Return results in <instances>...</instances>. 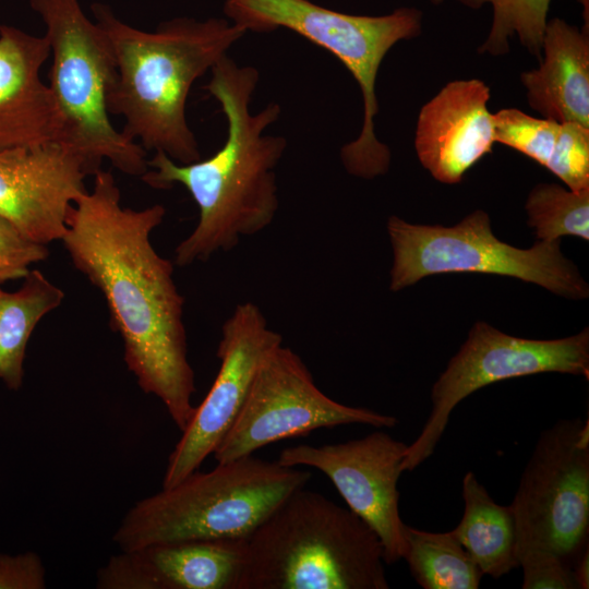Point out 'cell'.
Returning a JSON list of instances; mask_svg holds the SVG:
<instances>
[{
  "label": "cell",
  "instance_id": "1",
  "mask_svg": "<svg viewBox=\"0 0 589 589\" xmlns=\"http://www.w3.org/2000/svg\"><path fill=\"white\" fill-rule=\"evenodd\" d=\"M93 176L92 190L68 213L61 241L76 269L101 291L139 386L159 398L183 431L195 410L184 299L173 280V264L151 242L166 208L123 207L113 175L99 169Z\"/></svg>",
  "mask_w": 589,
  "mask_h": 589
},
{
  "label": "cell",
  "instance_id": "2",
  "mask_svg": "<svg viewBox=\"0 0 589 589\" xmlns=\"http://www.w3.org/2000/svg\"><path fill=\"white\" fill-rule=\"evenodd\" d=\"M211 74L204 88L220 104L228 122L223 147L209 158L190 164H179L155 152L141 177L154 189L183 185L199 207L196 227L176 248L175 263L179 266L230 251L242 237L267 228L279 207L275 168L287 141L264 132L278 120L280 106L271 103L251 113L259 71L238 65L227 55Z\"/></svg>",
  "mask_w": 589,
  "mask_h": 589
},
{
  "label": "cell",
  "instance_id": "3",
  "mask_svg": "<svg viewBox=\"0 0 589 589\" xmlns=\"http://www.w3.org/2000/svg\"><path fill=\"white\" fill-rule=\"evenodd\" d=\"M91 10L113 53L116 77L107 107L123 118L121 132L179 164L200 160L185 116L188 96L247 31L219 17H176L147 32L121 21L108 4L95 2Z\"/></svg>",
  "mask_w": 589,
  "mask_h": 589
},
{
  "label": "cell",
  "instance_id": "4",
  "mask_svg": "<svg viewBox=\"0 0 589 589\" xmlns=\"http://www.w3.org/2000/svg\"><path fill=\"white\" fill-rule=\"evenodd\" d=\"M241 589H388L383 546L353 512L300 488L245 539Z\"/></svg>",
  "mask_w": 589,
  "mask_h": 589
},
{
  "label": "cell",
  "instance_id": "5",
  "mask_svg": "<svg viewBox=\"0 0 589 589\" xmlns=\"http://www.w3.org/2000/svg\"><path fill=\"white\" fill-rule=\"evenodd\" d=\"M312 473L244 456L194 471L132 506L113 534L121 551L197 539H247Z\"/></svg>",
  "mask_w": 589,
  "mask_h": 589
},
{
  "label": "cell",
  "instance_id": "6",
  "mask_svg": "<svg viewBox=\"0 0 589 589\" xmlns=\"http://www.w3.org/2000/svg\"><path fill=\"white\" fill-rule=\"evenodd\" d=\"M29 5L41 17L50 46L47 84L61 123L59 144L81 158L88 176L108 160L142 177L148 170L146 151L110 120L107 96L116 63L106 34L79 0H29Z\"/></svg>",
  "mask_w": 589,
  "mask_h": 589
},
{
  "label": "cell",
  "instance_id": "7",
  "mask_svg": "<svg viewBox=\"0 0 589 589\" xmlns=\"http://www.w3.org/2000/svg\"><path fill=\"white\" fill-rule=\"evenodd\" d=\"M224 13L247 32L284 27L334 55L359 84L364 111L359 136L340 149L341 161L349 173L364 179L387 172L390 152L374 131L378 112L376 77L395 44L420 35V10L399 8L371 16L334 11L309 0H225Z\"/></svg>",
  "mask_w": 589,
  "mask_h": 589
},
{
  "label": "cell",
  "instance_id": "8",
  "mask_svg": "<svg viewBox=\"0 0 589 589\" xmlns=\"http://www.w3.org/2000/svg\"><path fill=\"white\" fill-rule=\"evenodd\" d=\"M393 248L389 288L401 290L442 273H486L519 278L570 299H585L589 287L561 251V240H538L518 249L498 240L489 215L477 209L452 227L387 221Z\"/></svg>",
  "mask_w": 589,
  "mask_h": 589
},
{
  "label": "cell",
  "instance_id": "9",
  "mask_svg": "<svg viewBox=\"0 0 589 589\" xmlns=\"http://www.w3.org/2000/svg\"><path fill=\"white\" fill-rule=\"evenodd\" d=\"M509 506L517 558L548 551L572 566L588 545V419H561L542 431Z\"/></svg>",
  "mask_w": 589,
  "mask_h": 589
},
{
  "label": "cell",
  "instance_id": "10",
  "mask_svg": "<svg viewBox=\"0 0 589 589\" xmlns=\"http://www.w3.org/2000/svg\"><path fill=\"white\" fill-rule=\"evenodd\" d=\"M544 372L589 380V329L560 339L538 340L507 335L477 322L431 390L432 410L407 447L402 471H412L435 450L456 406L476 390L513 377Z\"/></svg>",
  "mask_w": 589,
  "mask_h": 589
},
{
  "label": "cell",
  "instance_id": "11",
  "mask_svg": "<svg viewBox=\"0 0 589 589\" xmlns=\"http://www.w3.org/2000/svg\"><path fill=\"white\" fill-rule=\"evenodd\" d=\"M352 423L394 428L398 419L327 397L301 358L281 344L262 361L238 418L213 455L227 462L277 441Z\"/></svg>",
  "mask_w": 589,
  "mask_h": 589
},
{
  "label": "cell",
  "instance_id": "12",
  "mask_svg": "<svg viewBox=\"0 0 589 589\" xmlns=\"http://www.w3.org/2000/svg\"><path fill=\"white\" fill-rule=\"evenodd\" d=\"M281 344V335L268 327L256 304L236 306L221 327L219 371L169 455L163 488L199 470L214 453L238 418L262 361Z\"/></svg>",
  "mask_w": 589,
  "mask_h": 589
},
{
  "label": "cell",
  "instance_id": "13",
  "mask_svg": "<svg viewBox=\"0 0 589 589\" xmlns=\"http://www.w3.org/2000/svg\"><path fill=\"white\" fill-rule=\"evenodd\" d=\"M407 447L388 433L375 431L344 443L287 447L277 461L323 472L348 508L377 534L384 562L393 564L402 558L405 551L397 483Z\"/></svg>",
  "mask_w": 589,
  "mask_h": 589
},
{
  "label": "cell",
  "instance_id": "14",
  "mask_svg": "<svg viewBox=\"0 0 589 589\" xmlns=\"http://www.w3.org/2000/svg\"><path fill=\"white\" fill-rule=\"evenodd\" d=\"M87 176L81 158L56 142L1 149L0 215L39 243L61 240Z\"/></svg>",
  "mask_w": 589,
  "mask_h": 589
},
{
  "label": "cell",
  "instance_id": "15",
  "mask_svg": "<svg viewBox=\"0 0 589 589\" xmlns=\"http://www.w3.org/2000/svg\"><path fill=\"white\" fill-rule=\"evenodd\" d=\"M245 539L157 543L109 558L97 573L99 589H241Z\"/></svg>",
  "mask_w": 589,
  "mask_h": 589
},
{
  "label": "cell",
  "instance_id": "16",
  "mask_svg": "<svg viewBox=\"0 0 589 589\" xmlns=\"http://www.w3.org/2000/svg\"><path fill=\"white\" fill-rule=\"evenodd\" d=\"M490 87L481 80L447 83L420 110L414 146L422 166L442 183L455 184L495 143Z\"/></svg>",
  "mask_w": 589,
  "mask_h": 589
},
{
  "label": "cell",
  "instance_id": "17",
  "mask_svg": "<svg viewBox=\"0 0 589 589\" xmlns=\"http://www.w3.org/2000/svg\"><path fill=\"white\" fill-rule=\"evenodd\" d=\"M49 57L45 35L0 24V151L59 143V115L40 77Z\"/></svg>",
  "mask_w": 589,
  "mask_h": 589
},
{
  "label": "cell",
  "instance_id": "18",
  "mask_svg": "<svg viewBox=\"0 0 589 589\" xmlns=\"http://www.w3.org/2000/svg\"><path fill=\"white\" fill-rule=\"evenodd\" d=\"M539 68L522 72L529 106L543 118L589 128V32L548 21Z\"/></svg>",
  "mask_w": 589,
  "mask_h": 589
},
{
  "label": "cell",
  "instance_id": "19",
  "mask_svg": "<svg viewBox=\"0 0 589 589\" xmlns=\"http://www.w3.org/2000/svg\"><path fill=\"white\" fill-rule=\"evenodd\" d=\"M461 495L462 517L452 532L482 574L497 579L518 568L516 527L510 506L495 503L472 471L462 478Z\"/></svg>",
  "mask_w": 589,
  "mask_h": 589
},
{
  "label": "cell",
  "instance_id": "20",
  "mask_svg": "<svg viewBox=\"0 0 589 589\" xmlns=\"http://www.w3.org/2000/svg\"><path fill=\"white\" fill-rule=\"evenodd\" d=\"M63 299L64 292L38 269H31L16 291L0 287V381L9 389L23 385L26 346L35 326Z\"/></svg>",
  "mask_w": 589,
  "mask_h": 589
},
{
  "label": "cell",
  "instance_id": "21",
  "mask_svg": "<svg viewBox=\"0 0 589 589\" xmlns=\"http://www.w3.org/2000/svg\"><path fill=\"white\" fill-rule=\"evenodd\" d=\"M402 558L424 589H477L482 572L454 533L404 526Z\"/></svg>",
  "mask_w": 589,
  "mask_h": 589
},
{
  "label": "cell",
  "instance_id": "22",
  "mask_svg": "<svg viewBox=\"0 0 589 589\" xmlns=\"http://www.w3.org/2000/svg\"><path fill=\"white\" fill-rule=\"evenodd\" d=\"M471 9L489 3L493 20L489 36L479 52L497 57L509 50V39L516 35L520 44L536 58L541 59L542 39L551 0H459Z\"/></svg>",
  "mask_w": 589,
  "mask_h": 589
},
{
  "label": "cell",
  "instance_id": "23",
  "mask_svg": "<svg viewBox=\"0 0 589 589\" xmlns=\"http://www.w3.org/2000/svg\"><path fill=\"white\" fill-rule=\"evenodd\" d=\"M525 208L528 225L540 241L561 240L563 236L589 240V189L573 191L540 183L530 191Z\"/></svg>",
  "mask_w": 589,
  "mask_h": 589
},
{
  "label": "cell",
  "instance_id": "24",
  "mask_svg": "<svg viewBox=\"0 0 589 589\" xmlns=\"http://www.w3.org/2000/svg\"><path fill=\"white\" fill-rule=\"evenodd\" d=\"M493 123L495 142L546 166L561 122L534 118L516 108H505L493 115Z\"/></svg>",
  "mask_w": 589,
  "mask_h": 589
},
{
  "label": "cell",
  "instance_id": "25",
  "mask_svg": "<svg viewBox=\"0 0 589 589\" xmlns=\"http://www.w3.org/2000/svg\"><path fill=\"white\" fill-rule=\"evenodd\" d=\"M568 189H589V128L561 122L552 155L545 166Z\"/></svg>",
  "mask_w": 589,
  "mask_h": 589
},
{
  "label": "cell",
  "instance_id": "26",
  "mask_svg": "<svg viewBox=\"0 0 589 589\" xmlns=\"http://www.w3.org/2000/svg\"><path fill=\"white\" fill-rule=\"evenodd\" d=\"M49 255L46 244L39 243L0 215V285L24 278L31 266Z\"/></svg>",
  "mask_w": 589,
  "mask_h": 589
},
{
  "label": "cell",
  "instance_id": "27",
  "mask_svg": "<svg viewBox=\"0 0 589 589\" xmlns=\"http://www.w3.org/2000/svg\"><path fill=\"white\" fill-rule=\"evenodd\" d=\"M522 589H578L572 566L548 551H529L519 558Z\"/></svg>",
  "mask_w": 589,
  "mask_h": 589
},
{
  "label": "cell",
  "instance_id": "28",
  "mask_svg": "<svg viewBox=\"0 0 589 589\" xmlns=\"http://www.w3.org/2000/svg\"><path fill=\"white\" fill-rule=\"evenodd\" d=\"M45 567L32 551L19 554L0 553V589H44Z\"/></svg>",
  "mask_w": 589,
  "mask_h": 589
},
{
  "label": "cell",
  "instance_id": "29",
  "mask_svg": "<svg viewBox=\"0 0 589 589\" xmlns=\"http://www.w3.org/2000/svg\"><path fill=\"white\" fill-rule=\"evenodd\" d=\"M572 570L578 589L589 588V545L574 560Z\"/></svg>",
  "mask_w": 589,
  "mask_h": 589
},
{
  "label": "cell",
  "instance_id": "30",
  "mask_svg": "<svg viewBox=\"0 0 589 589\" xmlns=\"http://www.w3.org/2000/svg\"><path fill=\"white\" fill-rule=\"evenodd\" d=\"M584 7V31L589 32V0H578Z\"/></svg>",
  "mask_w": 589,
  "mask_h": 589
},
{
  "label": "cell",
  "instance_id": "31",
  "mask_svg": "<svg viewBox=\"0 0 589 589\" xmlns=\"http://www.w3.org/2000/svg\"><path fill=\"white\" fill-rule=\"evenodd\" d=\"M434 4H440L443 2V0H431Z\"/></svg>",
  "mask_w": 589,
  "mask_h": 589
}]
</instances>
